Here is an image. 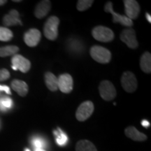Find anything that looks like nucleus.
Masks as SVG:
<instances>
[{"label":"nucleus","mask_w":151,"mask_h":151,"mask_svg":"<svg viewBox=\"0 0 151 151\" xmlns=\"http://www.w3.org/2000/svg\"><path fill=\"white\" fill-rule=\"evenodd\" d=\"M120 39L131 49H135L139 46V43L137 40L135 31L132 28L124 29L120 34Z\"/></svg>","instance_id":"9"},{"label":"nucleus","mask_w":151,"mask_h":151,"mask_svg":"<svg viewBox=\"0 0 151 151\" xmlns=\"http://www.w3.org/2000/svg\"><path fill=\"white\" fill-rule=\"evenodd\" d=\"M45 83L46 87L50 91H56L58 89V78L51 72H46L45 73Z\"/></svg>","instance_id":"17"},{"label":"nucleus","mask_w":151,"mask_h":151,"mask_svg":"<svg viewBox=\"0 0 151 151\" xmlns=\"http://www.w3.org/2000/svg\"><path fill=\"white\" fill-rule=\"evenodd\" d=\"M92 35L96 40L101 42H110L114 39L113 32L104 26H97L92 29Z\"/></svg>","instance_id":"3"},{"label":"nucleus","mask_w":151,"mask_h":151,"mask_svg":"<svg viewBox=\"0 0 151 151\" xmlns=\"http://www.w3.org/2000/svg\"><path fill=\"white\" fill-rule=\"evenodd\" d=\"M24 151H30V150H29V149H28V148H26L25 150H24Z\"/></svg>","instance_id":"33"},{"label":"nucleus","mask_w":151,"mask_h":151,"mask_svg":"<svg viewBox=\"0 0 151 151\" xmlns=\"http://www.w3.org/2000/svg\"><path fill=\"white\" fill-rule=\"evenodd\" d=\"M141 124L143 126V127H148L149 126H150V123H149L148 121H147L146 120H143L142 122H141Z\"/></svg>","instance_id":"28"},{"label":"nucleus","mask_w":151,"mask_h":151,"mask_svg":"<svg viewBox=\"0 0 151 151\" xmlns=\"http://www.w3.org/2000/svg\"><path fill=\"white\" fill-rule=\"evenodd\" d=\"M100 96L105 101H111L116 97V90L112 83L109 81H102L99 86Z\"/></svg>","instance_id":"4"},{"label":"nucleus","mask_w":151,"mask_h":151,"mask_svg":"<svg viewBox=\"0 0 151 151\" xmlns=\"http://www.w3.org/2000/svg\"><path fill=\"white\" fill-rule=\"evenodd\" d=\"M121 85L128 93H132L137 89L138 83L135 75L130 71H125L121 77Z\"/></svg>","instance_id":"5"},{"label":"nucleus","mask_w":151,"mask_h":151,"mask_svg":"<svg viewBox=\"0 0 151 151\" xmlns=\"http://www.w3.org/2000/svg\"><path fill=\"white\" fill-rule=\"evenodd\" d=\"M19 51V48L16 46H7L0 47V57H4L14 55Z\"/></svg>","instance_id":"20"},{"label":"nucleus","mask_w":151,"mask_h":151,"mask_svg":"<svg viewBox=\"0 0 151 151\" xmlns=\"http://www.w3.org/2000/svg\"><path fill=\"white\" fill-rule=\"evenodd\" d=\"M12 69L15 71L20 70L22 73H27L31 68V62L21 55L16 54L11 58Z\"/></svg>","instance_id":"7"},{"label":"nucleus","mask_w":151,"mask_h":151,"mask_svg":"<svg viewBox=\"0 0 151 151\" xmlns=\"http://www.w3.org/2000/svg\"><path fill=\"white\" fill-rule=\"evenodd\" d=\"M51 8V3L48 0H43L39 2L36 6L35 16L36 18L41 19L47 16Z\"/></svg>","instance_id":"14"},{"label":"nucleus","mask_w":151,"mask_h":151,"mask_svg":"<svg viewBox=\"0 0 151 151\" xmlns=\"http://www.w3.org/2000/svg\"><path fill=\"white\" fill-rule=\"evenodd\" d=\"M14 2H20V1H21L20 0H14Z\"/></svg>","instance_id":"32"},{"label":"nucleus","mask_w":151,"mask_h":151,"mask_svg":"<svg viewBox=\"0 0 151 151\" xmlns=\"http://www.w3.org/2000/svg\"><path fill=\"white\" fill-rule=\"evenodd\" d=\"M93 3V0H79L77 3V9L79 11H86L91 6Z\"/></svg>","instance_id":"24"},{"label":"nucleus","mask_w":151,"mask_h":151,"mask_svg":"<svg viewBox=\"0 0 151 151\" xmlns=\"http://www.w3.org/2000/svg\"><path fill=\"white\" fill-rule=\"evenodd\" d=\"M140 67L141 70L146 73L151 72V55L149 52H144L141 57Z\"/></svg>","instance_id":"18"},{"label":"nucleus","mask_w":151,"mask_h":151,"mask_svg":"<svg viewBox=\"0 0 151 151\" xmlns=\"http://www.w3.org/2000/svg\"><path fill=\"white\" fill-rule=\"evenodd\" d=\"M10 78V73L6 69H0V81H4Z\"/></svg>","instance_id":"26"},{"label":"nucleus","mask_w":151,"mask_h":151,"mask_svg":"<svg viewBox=\"0 0 151 151\" xmlns=\"http://www.w3.org/2000/svg\"><path fill=\"white\" fill-rule=\"evenodd\" d=\"M146 18H147V20L150 22H151V17H150V15L149 14H146Z\"/></svg>","instance_id":"29"},{"label":"nucleus","mask_w":151,"mask_h":151,"mask_svg":"<svg viewBox=\"0 0 151 151\" xmlns=\"http://www.w3.org/2000/svg\"><path fill=\"white\" fill-rule=\"evenodd\" d=\"M41 34L39 29H30L24 34V41L29 47L37 46L40 42Z\"/></svg>","instance_id":"12"},{"label":"nucleus","mask_w":151,"mask_h":151,"mask_svg":"<svg viewBox=\"0 0 151 151\" xmlns=\"http://www.w3.org/2000/svg\"><path fill=\"white\" fill-rule=\"evenodd\" d=\"M124 134L132 140L136 141H143L147 139V136L141 133L133 126H129L124 129Z\"/></svg>","instance_id":"15"},{"label":"nucleus","mask_w":151,"mask_h":151,"mask_svg":"<svg viewBox=\"0 0 151 151\" xmlns=\"http://www.w3.org/2000/svg\"><path fill=\"white\" fill-rule=\"evenodd\" d=\"M124 11L126 16L130 20L137 18L140 13V6L135 0H124Z\"/></svg>","instance_id":"10"},{"label":"nucleus","mask_w":151,"mask_h":151,"mask_svg":"<svg viewBox=\"0 0 151 151\" xmlns=\"http://www.w3.org/2000/svg\"><path fill=\"white\" fill-rule=\"evenodd\" d=\"M32 143L35 147V149L36 148L43 149V147L45 146L44 141H43V139H41V138H35V139H34L32 141Z\"/></svg>","instance_id":"25"},{"label":"nucleus","mask_w":151,"mask_h":151,"mask_svg":"<svg viewBox=\"0 0 151 151\" xmlns=\"http://www.w3.org/2000/svg\"><path fill=\"white\" fill-rule=\"evenodd\" d=\"M11 86L12 89L14 91H16L20 96L24 97V96L27 95L29 88H28L27 84L24 81L15 79V80L12 81Z\"/></svg>","instance_id":"16"},{"label":"nucleus","mask_w":151,"mask_h":151,"mask_svg":"<svg viewBox=\"0 0 151 151\" xmlns=\"http://www.w3.org/2000/svg\"><path fill=\"white\" fill-rule=\"evenodd\" d=\"M0 90H1V91H4L6 93L9 94H11L10 88L6 86H1V85H0Z\"/></svg>","instance_id":"27"},{"label":"nucleus","mask_w":151,"mask_h":151,"mask_svg":"<svg viewBox=\"0 0 151 151\" xmlns=\"http://www.w3.org/2000/svg\"><path fill=\"white\" fill-rule=\"evenodd\" d=\"M54 134L56 136V142L59 146H65L67 143L68 138L67 135L62 131L60 128H58L57 131H54Z\"/></svg>","instance_id":"21"},{"label":"nucleus","mask_w":151,"mask_h":151,"mask_svg":"<svg viewBox=\"0 0 151 151\" xmlns=\"http://www.w3.org/2000/svg\"><path fill=\"white\" fill-rule=\"evenodd\" d=\"M60 24V20L56 16H50L43 27V33L46 38L49 40L54 41L58 36V26Z\"/></svg>","instance_id":"1"},{"label":"nucleus","mask_w":151,"mask_h":151,"mask_svg":"<svg viewBox=\"0 0 151 151\" xmlns=\"http://www.w3.org/2000/svg\"><path fill=\"white\" fill-rule=\"evenodd\" d=\"M104 11L107 13H110L113 16V22L114 23H120L122 25L126 27H132L133 25V22L129 18H128L126 16L120 15L113 11V4L111 1H109L105 4Z\"/></svg>","instance_id":"8"},{"label":"nucleus","mask_w":151,"mask_h":151,"mask_svg":"<svg viewBox=\"0 0 151 151\" xmlns=\"http://www.w3.org/2000/svg\"><path fill=\"white\" fill-rule=\"evenodd\" d=\"M58 88L60 91L63 93H70L73 90V78L70 74L68 73H64L60 75L59 78H58Z\"/></svg>","instance_id":"11"},{"label":"nucleus","mask_w":151,"mask_h":151,"mask_svg":"<svg viewBox=\"0 0 151 151\" xmlns=\"http://www.w3.org/2000/svg\"><path fill=\"white\" fill-rule=\"evenodd\" d=\"M3 23L6 27L15 26L17 24L22 25V22L20 19V14L16 10H11L8 14L5 15L3 18Z\"/></svg>","instance_id":"13"},{"label":"nucleus","mask_w":151,"mask_h":151,"mask_svg":"<svg viewBox=\"0 0 151 151\" xmlns=\"http://www.w3.org/2000/svg\"><path fill=\"white\" fill-rule=\"evenodd\" d=\"M90 54L92 59L101 64L109 63L111 60V52L102 46H92L90 48Z\"/></svg>","instance_id":"2"},{"label":"nucleus","mask_w":151,"mask_h":151,"mask_svg":"<svg viewBox=\"0 0 151 151\" xmlns=\"http://www.w3.org/2000/svg\"><path fill=\"white\" fill-rule=\"evenodd\" d=\"M14 37V34H13L11 30L8 28L0 27V41H9Z\"/></svg>","instance_id":"22"},{"label":"nucleus","mask_w":151,"mask_h":151,"mask_svg":"<svg viewBox=\"0 0 151 151\" xmlns=\"http://www.w3.org/2000/svg\"><path fill=\"white\" fill-rule=\"evenodd\" d=\"M13 106V101L11 98L4 97L0 98V109L2 111L8 110Z\"/></svg>","instance_id":"23"},{"label":"nucleus","mask_w":151,"mask_h":151,"mask_svg":"<svg viewBox=\"0 0 151 151\" xmlns=\"http://www.w3.org/2000/svg\"><path fill=\"white\" fill-rule=\"evenodd\" d=\"M35 151H46V150H43V149H41V148H36Z\"/></svg>","instance_id":"31"},{"label":"nucleus","mask_w":151,"mask_h":151,"mask_svg":"<svg viewBox=\"0 0 151 151\" xmlns=\"http://www.w3.org/2000/svg\"><path fill=\"white\" fill-rule=\"evenodd\" d=\"M76 151H97L94 145L90 141L81 140L76 146Z\"/></svg>","instance_id":"19"},{"label":"nucleus","mask_w":151,"mask_h":151,"mask_svg":"<svg viewBox=\"0 0 151 151\" xmlns=\"http://www.w3.org/2000/svg\"><path fill=\"white\" fill-rule=\"evenodd\" d=\"M6 2H7L6 0H0V6H2L4 4H5Z\"/></svg>","instance_id":"30"},{"label":"nucleus","mask_w":151,"mask_h":151,"mask_svg":"<svg viewBox=\"0 0 151 151\" xmlns=\"http://www.w3.org/2000/svg\"><path fill=\"white\" fill-rule=\"evenodd\" d=\"M94 104L92 101H86L79 106L76 112V118L80 122H83L91 116L94 112Z\"/></svg>","instance_id":"6"}]
</instances>
